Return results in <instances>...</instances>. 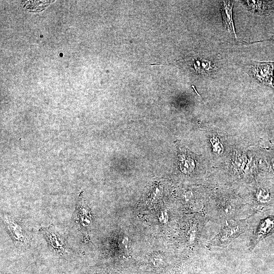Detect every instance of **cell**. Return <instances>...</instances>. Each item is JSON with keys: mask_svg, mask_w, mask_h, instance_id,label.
<instances>
[{"mask_svg": "<svg viewBox=\"0 0 274 274\" xmlns=\"http://www.w3.org/2000/svg\"><path fill=\"white\" fill-rule=\"evenodd\" d=\"M232 2L223 1L221 12L224 26L227 30L236 37L232 21Z\"/></svg>", "mask_w": 274, "mask_h": 274, "instance_id": "277c9868", "label": "cell"}, {"mask_svg": "<svg viewBox=\"0 0 274 274\" xmlns=\"http://www.w3.org/2000/svg\"><path fill=\"white\" fill-rule=\"evenodd\" d=\"M258 199L260 201H267L270 199L269 194L265 190H261L258 194Z\"/></svg>", "mask_w": 274, "mask_h": 274, "instance_id": "9c48e42d", "label": "cell"}, {"mask_svg": "<svg viewBox=\"0 0 274 274\" xmlns=\"http://www.w3.org/2000/svg\"><path fill=\"white\" fill-rule=\"evenodd\" d=\"M51 1H26L23 2V7L31 11H39L43 10Z\"/></svg>", "mask_w": 274, "mask_h": 274, "instance_id": "8992f818", "label": "cell"}, {"mask_svg": "<svg viewBox=\"0 0 274 274\" xmlns=\"http://www.w3.org/2000/svg\"><path fill=\"white\" fill-rule=\"evenodd\" d=\"M77 211V221L79 227H86L91 223V218L87 206L81 198H79Z\"/></svg>", "mask_w": 274, "mask_h": 274, "instance_id": "5b68a950", "label": "cell"}, {"mask_svg": "<svg viewBox=\"0 0 274 274\" xmlns=\"http://www.w3.org/2000/svg\"><path fill=\"white\" fill-rule=\"evenodd\" d=\"M41 231L45 236L51 249L61 256H66L69 254L68 249L63 238L51 227L42 228Z\"/></svg>", "mask_w": 274, "mask_h": 274, "instance_id": "7a4b0ae2", "label": "cell"}, {"mask_svg": "<svg viewBox=\"0 0 274 274\" xmlns=\"http://www.w3.org/2000/svg\"><path fill=\"white\" fill-rule=\"evenodd\" d=\"M193 65L195 70L202 73L207 72L212 69L211 62L205 59L196 60Z\"/></svg>", "mask_w": 274, "mask_h": 274, "instance_id": "52a82bcc", "label": "cell"}, {"mask_svg": "<svg viewBox=\"0 0 274 274\" xmlns=\"http://www.w3.org/2000/svg\"><path fill=\"white\" fill-rule=\"evenodd\" d=\"M243 224L239 222L231 221L226 224L212 241V244L226 246L243 232Z\"/></svg>", "mask_w": 274, "mask_h": 274, "instance_id": "6da1fadb", "label": "cell"}, {"mask_svg": "<svg viewBox=\"0 0 274 274\" xmlns=\"http://www.w3.org/2000/svg\"><path fill=\"white\" fill-rule=\"evenodd\" d=\"M254 73L260 79H264L268 76L269 66L267 64L259 65L254 68Z\"/></svg>", "mask_w": 274, "mask_h": 274, "instance_id": "ba28073f", "label": "cell"}, {"mask_svg": "<svg viewBox=\"0 0 274 274\" xmlns=\"http://www.w3.org/2000/svg\"><path fill=\"white\" fill-rule=\"evenodd\" d=\"M3 220L15 243L18 245H26L28 243V238L22 226L11 217L4 215Z\"/></svg>", "mask_w": 274, "mask_h": 274, "instance_id": "3957f363", "label": "cell"}]
</instances>
